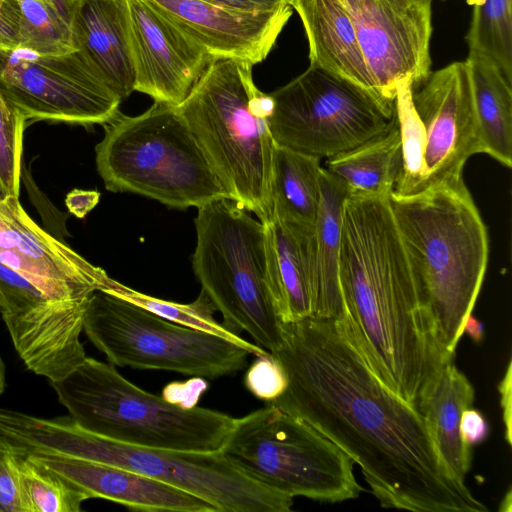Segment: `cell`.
<instances>
[{"mask_svg": "<svg viewBox=\"0 0 512 512\" xmlns=\"http://www.w3.org/2000/svg\"><path fill=\"white\" fill-rule=\"evenodd\" d=\"M288 386L271 404L300 418L357 463L384 508L488 509L440 458L422 414L370 370L338 321L282 323L270 352Z\"/></svg>", "mask_w": 512, "mask_h": 512, "instance_id": "cell-1", "label": "cell"}, {"mask_svg": "<svg viewBox=\"0 0 512 512\" xmlns=\"http://www.w3.org/2000/svg\"><path fill=\"white\" fill-rule=\"evenodd\" d=\"M338 321L373 374L418 410L453 360L416 289L388 198L347 197Z\"/></svg>", "mask_w": 512, "mask_h": 512, "instance_id": "cell-2", "label": "cell"}, {"mask_svg": "<svg viewBox=\"0 0 512 512\" xmlns=\"http://www.w3.org/2000/svg\"><path fill=\"white\" fill-rule=\"evenodd\" d=\"M388 200L418 294L454 356L487 268L486 226L464 181Z\"/></svg>", "mask_w": 512, "mask_h": 512, "instance_id": "cell-3", "label": "cell"}, {"mask_svg": "<svg viewBox=\"0 0 512 512\" xmlns=\"http://www.w3.org/2000/svg\"><path fill=\"white\" fill-rule=\"evenodd\" d=\"M0 438L22 454L52 453L126 468L183 489L218 512H288L293 498L249 478L221 453L129 445L94 434L71 416L43 419L0 407Z\"/></svg>", "mask_w": 512, "mask_h": 512, "instance_id": "cell-4", "label": "cell"}, {"mask_svg": "<svg viewBox=\"0 0 512 512\" xmlns=\"http://www.w3.org/2000/svg\"><path fill=\"white\" fill-rule=\"evenodd\" d=\"M252 67L213 59L177 109L231 200L266 223L276 146L266 122L272 98L256 87Z\"/></svg>", "mask_w": 512, "mask_h": 512, "instance_id": "cell-5", "label": "cell"}, {"mask_svg": "<svg viewBox=\"0 0 512 512\" xmlns=\"http://www.w3.org/2000/svg\"><path fill=\"white\" fill-rule=\"evenodd\" d=\"M103 127L95 153L107 190L177 209L231 199L177 107L154 102L137 116L119 112Z\"/></svg>", "mask_w": 512, "mask_h": 512, "instance_id": "cell-6", "label": "cell"}, {"mask_svg": "<svg viewBox=\"0 0 512 512\" xmlns=\"http://www.w3.org/2000/svg\"><path fill=\"white\" fill-rule=\"evenodd\" d=\"M192 267L223 325L273 352L281 342L274 302V251L267 224L231 199L198 208Z\"/></svg>", "mask_w": 512, "mask_h": 512, "instance_id": "cell-7", "label": "cell"}, {"mask_svg": "<svg viewBox=\"0 0 512 512\" xmlns=\"http://www.w3.org/2000/svg\"><path fill=\"white\" fill-rule=\"evenodd\" d=\"M50 384L77 424L129 445L218 452L234 425L228 414L172 404L128 381L114 365L91 357Z\"/></svg>", "mask_w": 512, "mask_h": 512, "instance_id": "cell-8", "label": "cell"}, {"mask_svg": "<svg viewBox=\"0 0 512 512\" xmlns=\"http://www.w3.org/2000/svg\"><path fill=\"white\" fill-rule=\"evenodd\" d=\"M221 453L255 482L292 498L338 503L363 491L347 454L271 403L235 418Z\"/></svg>", "mask_w": 512, "mask_h": 512, "instance_id": "cell-9", "label": "cell"}, {"mask_svg": "<svg viewBox=\"0 0 512 512\" xmlns=\"http://www.w3.org/2000/svg\"><path fill=\"white\" fill-rule=\"evenodd\" d=\"M83 331L110 364L215 379L246 367L248 351L204 331L170 322L110 291H94Z\"/></svg>", "mask_w": 512, "mask_h": 512, "instance_id": "cell-10", "label": "cell"}, {"mask_svg": "<svg viewBox=\"0 0 512 512\" xmlns=\"http://www.w3.org/2000/svg\"><path fill=\"white\" fill-rule=\"evenodd\" d=\"M270 96L266 122L275 144L318 159L356 148L396 118L395 103L315 65Z\"/></svg>", "mask_w": 512, "mask_h": 512, "instance_id": "cell-11", "label": "cell"}, {"mask_svg": "<svg viewBox=\"0 0 512 512\" xmlns=\"http://www.w3.org/2000/svg\"><path fill=\"white\" fill-rule=\"evenodd\" d=\"M0 90L26 123L103 125L119 113L121 102L79 50L61 55L0 50Z\"/></svg>", "mask_w": 512, "mask_h": 512, "instance_id": "cell-12", "label": "cell"}, {"mask_svg": "<svg viewBox=\"0 0 512 512\" xmlns=\"http://www.w3.org/2000/svg\"><path fill=\"white\" fill-rule=\"evenodd\" d=\"M378 97L394 104L397 83L431 73L432 0H340Z\"/></svg>", "mask_w": 512, "mask_h": 512, "instance_id": "cell-13", "label": "cell"}, {"mask_svg": "<svg viewBox=\"0 0 512 512\" xmlns=\"http://www.w3.org/2000/svg\"><path fill=\"white\" fill-rule=\"evenodd\" d=\"M86 307L57 302L0 264V313L26 367L55 382L87 357L80 341Z\"/></svg>", "mask_w": 512, "mask_h": 512, "instance_id": "cell-14", "label": "cell"}, {"mask_svg": "<svg viewBox=\"0 0 512 512\" xmlns=\"http://www.w3.org/2000/svg\"><path fill=\"white\" fill-rule=\"evenodd\" d=\"M0 264L12 269L52 300L86 307L96 290L113 279L66 243L43 230L19 197L0 199Z\"/></svg>", "mask_w": 512, "mask_h": 512, "instance_id": "cell-15", "label": "cell"}, {"mask_svg": "<svg viewBox=\"0 0 512 512\" xmlns=\"http://www.w3.org/2000/svg\"><path fill=\"white\" fill-rule=\"evenodd\" d=\"M411 97L425 130V190L464 181L466 161L482 153L466 61L431 71Z\"/></svg>", "mask_w": 512, "mask_h": 512, "instance_id": "cell-16", "label": "cell"}, {"mask_svg": "<svg viewBox=\"0 0 512 512\" xmlns=\"http://www.w3.org/2000/svg\"><path fill=\"white\" fill-rule=\"evenodd\" d=\"M134 91L178 107L213 60L147 0H126Z\"/></svg>", "mask_w": 512, "mask_h": 512, "instance_id": "cell-17", "label": "cell"}, {"mask_svg": "<svg viewBox=\"0 0 512 512\" xmlns=\"http://www.w3.org/2000/svg\"><path fill=\"white\" fill-rule=\"evenodd\" d=\"M212 59L228 58L252 65L265 60L292 15L276 11H243L200 0H147Z\"/></svg>", "mask_w": 512, "mask_h": 512, "instance_id": "cell-18", "label": "cell"}, {"mask_svg": "<svg viewBox=\"0 0 512 512\" xmlns=\"http://www.w3.org/2000/svg\"><path fill=\"white\" fill-rule=\"evenodd\" d=\"M24 455L88 499H106L147 512H218L183 489L116 465L52 453Z\"/></svg>", "mask_w": 512, "mask_h": 512, "instance_id": "cell-19", "label": "cell"}, {"mask_svg": "<svg viewBox=\"0 0 512 512\" xmlns=\"http://www.w3.org/2000/svg\"><path fill=\"white\" fill-rule=\"evenodd\" d=\"M73 33L76 50L121 100L127 98L135 84L127 1L78 0Z\"/></svg>", "mask_w": 512, "mask_h": 512, "instance_id": "cell-20", "label": "cell"}, {"mask_svg": "<svg viewBox=\"0 0 512 512\" xmlns=\"http://www.w3.org/2000/svg\"><path fill=\"white\" fill-rule=\"evenodd\" d=\"M289 3L298 13L305 29L310 65L345 77L378 97L353 22L342 2L289 0Z\"/></svg>", "mask_w": 512, "mask_h": 512, "instance_id": "cell-21", "label": "cell"}, {"mask_svg": "<svg viewBox=\"0 0 512 512\" xmlns=\"http://www.w3.org/2000/svg\"><path fill=\"white\" fill-rule=\"evenodd\" d=\"M265 224L274 251V302L279 320L316 319L313 229L275 218Z\"/></svg>", "mask_w": 512, "mask_h": 512, "instance_id": "cell-22", "label": "cell"}, {"mask_svg": "<svg viewBox=\"0 0 512 512\" xmlns=\"http://www.w3.org/2000/svg\"><path fill=\"white\" fill-rule=\"evenodd\" d=\"M320 202L313 226L316 319L342 321L346 317L339 283L343 209L348 193L325 168L320 176Z\"/></svg>", "mask_w": 512, "mask_h": 512, "instance_id": "cell-23", "label": "cell"}, {"mask_svg": "<svg viewBox=\"0 0 512 512\" xmlns=\"http://www.w3.org/2000/svg\"><path fill=\"white\" fill-rule=\"evenodd\" d=\"M474 398L473 385L451 360L418 408L440 458L464 482L472 463V449L462 441L459 426L462 412L472 407Z\"/></svg>", "mask_w": 512, "mask_h": 512, "instance_id": "cell-24", "label": "cell"}, {"mask_svg": "<svg viewBox=\"0 0 512 512\" xmlns=\"http://www.w3.org/2000/svg\"><path fill=\"white\" fill-rule=\"evenodd\" d=\"M468 65L482 153L512 166V82L488 58L469 53Z\"/></svg>", "mask_w": 512, "mask_h": 512, "instance_id": "cell-25", "label": "cell"}, {"mask_svg": "<svg viewBox=\"0 0 512 512\" xmlns=\"http://www.w3.org/2000/svg\"><path fill=\"white\" fill-rule=\"evenodd\" d=\"M325 168L348 197L388 198L401 167V138L395 118L384 132L349 151L328 158Z\"/></svg>", "mask_w": 512, "mask_h": 512, "instance_id": "cell-26", "label": "cell"}, {"mask_svg": "<svg viewBox=\"0 0 512 512\" xmlns=\"http://www.w3.org/2000/svg\"><path fill=\"white\" fill-rule=\"evenodd\" d=\"M320 159L275 146L271 177V219L313 229L320 202Z\"/></svg>", "mask_w": 512, "mask_h": 512, "instance_id": "cell-27", "label": "cell"}, {"mask_svg": "<svg viewBox=\"0 0 512 512\" xmlns=\"http://www.w3.org/2000/svg\"><path fill=\"white\" fill-rule=\"evenodd\" d=\"M20 10V48L43 55L76 50L74 15L78 0H16Z\"/></svg>", "mask_w": 512, "mask_h": 512, "instance_id": "cell-28", "label": "cell"}, {"mask_svg": "<svg viewBox=\"0 0 512 512\" xmlns=\"http://www.w3.org/2000/svg\"><path fill=\"white\" fill-rule=\"evenodd\" d=\"M110 291L142 308L175 324L204 331L229 340L248 351L255 357L266 356L270 352L252 344L240 335L228 330L214 317L215 307L209 298L201 291L196 300L188 304L159 299L134 289H131L113 280Z\"/></svg>", "mask_w": 512, "mask_h": 512, "instance_id": "cell-29", "label": "cell"}, {"mask_svg": "<svg viewBox=\"0 0 512 512\" xmlns=\"http://www.w3.org/2000/svg\"><path fill=\"white\" fill-rule=\"evenodd\" d=\"M473 8L465 37L469 53L491 60L512 82V0H467Z\"/></svg>", "mask_w": 512, "mask_h": 512, "instance_id": "cell-30", "label": "cell"}, {"mask_svg": "<svg viewBox=\"0 0 512 512\" xmlns=\"http://www.w3.org/2000/svg\"><path fill=\"white\" fill-rule=\"evenodd\" d=\"M411 80L397 83L395 114L401 138V167L393 188L398 196H412L425 190V130L413 106Z\"/></svg>", "mask_w": 512, "mask_h": 512, "instance_id": "cell-31", "label": "cell"}, {"mask_svg": "<svg viewBox=\"0 0 512 512\" xmlns=\"http://www.w3.org/2000/svg\"><path fill=\"white\" fill-rule=\"evenodd\" d=\"M18 468L23 512H79L88 500L84 493L20 452Z\"/></svg>", "mask_w": 512, "mask_h": 512, "instance_id": "cell-32", "label": "cell"}, {"mask_svg": "<svg viewBox=\"0 0 512 512\" xmlns=\"http://www.w3.org/2000/svg\"><path fill=\"white\" fill-rule=\"evenodd\" d=\"M26 121L0 90V189L19 197L23 136Z\"/></svg>", "mask_w": 512, "mask_h": 512, "instance_id": "cell-33", "label": "cell"}, {"mask_svg": "<svg viewBox=\"0 0 512 512\" xmlns=\"http://www.w3.org/2000/svg\"><path fill=\"white\" fill-rule=\"evenodd\" d=\"M244 384L255 397L270 403L285 392L288 378L280 362L269 353L256 357L246 371Z\"/></svg>", "mask_w": 512, "mask_h": 512, "instance_id": "cell-34", "label": "cell"}, {"mask_svg": "<svg viewBox=\"0 0 512 512\" xmlns=\"http://www.w3.org/2000/svg\"><path fill=\"white\" fill-rule=\"evenodd\" d=\"M0 512H23L18 452L0 438Z\"/></svg>", "mask_w": 512, "mask_h": 512, "instance_id": "cell-35", "label": "cell"}, {"mask_svg": "<svg viewBox=\"0 0 512 512\" xmlns=\"http://www.w3.org/2000/svg\"><path fill=\"white\" fill-rule=\"evenodd\" d=\"M207 389L204 378L192 377L184 382H171L162 391V397L175 405L183 408L195 407L201 395Z\"/></svg>", "mask_w": 512, "mask_h": 512, "instance_id": "cell-36", "label": "cell"}, {"mask_svg": "<svg viewBox=\"0 0 512 512\" xmlns=\"http://www.w3.org/2000/svg\"><path fill=\"white\" fill-rule=\"evenodd\" d=\"M20 45V10L16 0H0V50Z\"/></svg>", "mask_w": 512, "mask_h": 512, "instance_id": "cell-37", "label": "cell"}, {"mask_svg": "<svg viewBox=\"0 0 512 512\" xmlns=\"http://www.w3.org/2000/svg\"><path fill=\"white\" fill-rule=\"evenodd\" d=\"M459 429L462 441L471 448L484 442L490 431L484 415L472 407L462 412Z\"/></svg>", "mask_w": 512, "mask_h": 512, "instance_id": "cell-38", "label": "cell"}, {"mask_svg": "<svg viewBox=\"0 0 512 512\" xmlns=\"http://www.w3.org/2000/svg\"><path fill=\"white\" fill-rule=\"evenodd\" d=\"M100 193L96 190L75 188L70 191L65 204L68 211L77 218H84L99 202Z\"/></svg>", "mask_w": 512, "mask_h": 512, "instance_id": "cell-39", "label": "cell"}, {"mask_svg": "<svg viewBox=\"0 0 512 512\" xmlns=\"http://www.w3.org/2000/svg\"><path fill=\"white\" fill-rule=\"evenodd\" d=\"M243 11H276L291 6L289 0H200Z\"/></svg>", "mask_w": 512, "mask_h": 512, "instance_id": "cell-40", "label": "cell"}, {"mask_svg": "<svg viewBox=\"0 0 512 512\" xmlns=\"http://www.w3.org/2000/svg\"><path fill=\"white\" fill-rule=\"evenodd\" d=\"M501 395L503 423L505 426V440L512 444V363L509 361L504 377L498 385Z\"/></svg>", "mask_w": 512, "mask_h": 512, "instance_id": "cell-41", "label": "cell"}, {"mask_svg": "<svg viewBox=\"0 0 512 512\" xmlns=\"http://www.w3.org/2000/svg\"><path fill=\"white\" fill-rule=\"evenodd\" d=\"M464 333H467L475 342H480L484 334L483 324L470 314L464 325Z\"/></svg>", "mask_w": 512, "mask_h": 512, "instance_id": "cell-42", "label": "cell"}, {"mask_svg": "<svg viewBox=\"0 0 512 512\" xmlns=\"http://www.w3.org/2000/svg\"><path fill=\"white\" fill-rule=\"evenodd\" d=\"M511 504H512V501H511V489H509L506 493V495L504 496L501 504H500V508H499V511H502V512H511Z\"/></svg>", "mask_w": 512, "mask_h": 512, "instance_id": "cell-43", "label": "cell"}, {"mask_svg": "<svg viewBox=\"0 0 512 512\" xmlns=\"http://www.w3.org/2000/svg\"><path fill=\"white\" fill-rule=\"evenodd\" d=\"M5 386H6L5 366L0 357V395L4 392Z\"/></svg>", "mask_w": 512, "mask_h": 512, "instance_id": "cell-44", "label": "cell"}, {"mask_svg": "<svg viewBox=\"0 0 512 512\" xmlns=\"http://www.w3.org/2000/svg\"><path fill=\"white\" fill-rule=\"evenodd\" d=\"M3 197H4V196H3L2 191H1V189H0V199H1V198H3Z\"/></svg>", "mask_w": 512, "mask_h": 512, "instance_id": "cell-45", "label": "cell"}]
</instances>
